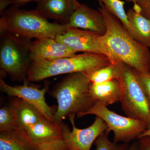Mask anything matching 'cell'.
Segmentation results:
<instances>
[{"instance_id":"6da1fadb","label":"cell","mask_w":150,"mask_h":150,"mask_svg":"<svg viewBox=\"0 0 150 150\" xmlns=\"http://www.w3.org/2000/svg\"><path fill=\"white\" fill-rule=\"evenodd\" d=\"M98 10L104 17L106 31L103 40L109 48L115 63L122 62L139 72L150 74V52L149 48L136 40L125 29L122 23L110 13L102 3Z\"/></svg>"},{"instance_id":"7a4b0ae2","label":"cell","mask_w":150,"mask_h":150,"mask_svg":"<svg viewBox=\"0 0 150 150\" xmlns=\"http://www.w3.org/2000/svg\"><path fill=\"white\" fill-rule=\"evenodd\" d=\"M69 28L68 24L50 22L35 9H20L16 6L7 9L0 18V33H7L30 39L56 38Z\"/></svg>"},{"instance_id":"3957f363","label":"cell","mask_w":150,"mask_h":150,"mask_svg":"<svg viewBox=\"0 0 150 150\" xmlns=\"http://www.w3.org/2000/svg\"><path fill=\"white\" fill-rule=\"evenodd\" d=\"M90 82L82 73H74L63 78L54 87L51 94L58 103L54 122L62 124L67 116L86 112L95 103L89 91Z\"/></svg>"},{"instance_id":"277c9868","label":"cell","mask_w":150,"mask_h":150,"mask_svg":"<svg viewBox=\"0 0 150 150\" xmlns=\"http://www.w3.org/2000/svg\"><path fill=\"white\" fill-rule=\"evenodd\" d=\"M110 64L109 59L104 55L84 52L54 61L32 62L27 79L38 82L64 74L82 73L87 75Z\"/></svg>"},{"instance_id":"5b68a950","label":"cell","mask_w":150,"mask_h":150,"mask_svg":"<svg viewBox=\"0 0 150 150\" xmlns=\"http://www.w3.org/2000/svg\"><path fill=\"white\" fill-rule=\"evenodd\" d=\"M117 64L121 87L120 101L123 112L128 117L143 121L147 129H150V103L134 69L123 62Z\"/></svg>"},{"instance_id":"8992f818","label":"cell","mask_w":150,"mask_h":150,"mask_svg":"<svg viewBox=\"0 0 150 150\" xmlns=\"http://www.w3.org/2000/svg\"><path fill=\"white\" fill-rule=\"evenodd\" d=\"M1 34V76L8 75L15 81H25L32 62L30 58L31 39L7 33Z\"/></svg>"},{"instance_id":"52a82bcc","label":"cell","mask_w":150,"mask_h":150,"mask_svg":"<svg viewBox=\"0 0 150 150\" xmlns=\"http://www.w3.org/2000/svg\"><path fill=\"white\" fill-rule=\"evenodd\" d=\"M88 115H93L99 117L107 125L108 132L114 134L113 142L129 144L136 141L147 129L146 124L137 119L126 117L111 111L106 105L100 102H95L92 107L86 112L80 114L81 117Z\"/></svg>"},{"instance_id":"ba28073f","label":"cell","mask_w":150,"mask_h":150,"mask_svg":"<svg viewBox=\"0 0 150 150\" xmlns=\"http://www.w3.org/2000/svg\"><path fill=\"white\" fill-rule=\"evenodd\" d=\"M102 35L90 30L70 27L67 32L55 39L78 52L102 54L107 56L110 63L116 64L113 56Z\"/></svg>"},{"instance_id":"9c48e42d","label":"cell","mask_w":150,"mask_h":150,"mask_svg":"<svg viewBox=\"0 0 150 150\" xmlns=\"http://www.w3.org/2000/svg\"><path fill=\"white\" fill-rule=\"evenodd\" d=\"M69 117L72 126V131L64 123L62 124L63 138L69 150H90L96 139L108 129L105 122L98 116L91 125L84 129H78L75 126V115Z\"/></svg>"},{"instance_id":"30bf717a","label":"cell","mask_w":150,"mask_h":150,"mask_svg":"<svg viewBox=\"0 0 150 150\" xmlns=\"http://www.w3.org/2000/svg\"><path fill=\"white\" fill-rule=\"evenodd\" d=\"M26 80L24 81L23 85L11 86L6 83L3 77L1 76L0 88L3 92L10 96L18 98L32 104L42 112L46 119L54 122L55 112L47 104L45 100V94L48 91V84H46L44 88L40 89L28 86Z\"/></svg>"},{"instance_id":"8fae6325","label":"cell","mask_w":150,"mask_h":150,"mask_svg":"<svg viewBox=\"0 0 150 150\" xmlns=\"http://www.w3.org/2000/svg\"><path fill=\"white\" fill-rule=\"evenodd\" d=\"M64 43L50 38H37L31 42L30 58L32 62L52 61L76 54Z\"/></svg>"},{"instance_id":"7c38bea8","label":"cell","mask_w":150,"mask_h":150,"mask_svg":"<svg viewBox=\"0 0 150 150\" xmlns=\"http://www.w3.org/2000/svg\"><path fill=\"white\" fill-rule=\"evenodd\" d=\"M35 10L47 19L68 24L81 4L77 0H39Z\"/></svg>"},{"instance_id":"4fadbf2b","label":"cell","mask_w":150,"mask_h":150,"mask_svg":"<svg viewBox=\"0 0 150 150\" xmlns=\"http://www.w3.org/2000/svg\"><path fill=\"white\" fill-rule=\"evenodd\" d=\"M71 27L90 30L104 35L106 31L104 17L99 10L81 4L73 14L68 23Z\"/></svg>"},{"instance_id":"5bb4252c","label":"cell","mask_w":150,"mask_h":150,"mask_svg":"<svg viewBox=\"0 0 150 150\" xmlns=\"http://www.w3.org/2000/svg\"><path fill=\"white\" fill-rule=\"evenodd\" d=\"M62 124L45 118L23 131L33 142L38 145L49 140L63 138Z\"/></svg>"},{"instance_id":"9a60e30c","label":"cell","mask_w":150,"mask_h":150,"mask_svg":"<svg viewBox=\"0 0 150 150\" xmlns=\"http://www.w3.org/2000/svg\"><path fill=\"white\" fill-rule=\"evenodd\" d=\"M89 91L95 102H101L108 106L120 101L121 87L118 79L102 83H91Z\"/></svg>"},{"instance_id":"2e32d148","label":"cell","mask_w":150,"mask_h":150,"mask_svg":"<svg viewBox=\"0 0 150 150\" xmlns=\"http://www.w3.org/2000/svg\"><path fill=\"white\" fill-rule=\"evenodd\" d=\"M38 145L23 130L16 129L0 133V150H38Z\"/></svg>"},{"instance_id":"e0dca14e","label":"cell","mask_w":150,"mask_h":150,"mask_svg":"<svg viewBox=\"0 0 150 150\" xmlns=\"http://www.w3.org/2000/svg\"><path fill=\"white\" fill-rule=\"evenodd\" d=\"M15 100L18 129L25 130L46 118L37 108L29 103L17 97Z\"/></svg>"},{"instance_id":"ac0fdd59","label":"cell","mask_w":150,"mask_h":150,"mask_svg":"<svg viewBox=\"0 0 150 150\" xmlns=\"http://www.w3.org/2000/svg\"><path fill=\"white\" fill-rule=\"evenodd\" d=\"M127 16L137 33V40L150 48V20L135 11L133 8L129 9Z\"/></svg>"},{"instance_id":"d6986e66","label":"cell","mask_w":150,"mask_h":150,"mask_svg":"<svg viewBox=\"0 0 150 150\" xmlns=\"http://www.w3.org/2000/svg\"><path fill=\"white\" fill-rule=\"evenodd\" d=\"M97 1L99 3H102L108 11L116 16L121 21L123 26L129 34L137 40V33L133 26L128 21L127 13H126L124 10L125 1L121 0Z\"/></svg>"},{"instance_id":"ffe728a7","label":"cell","mask_w":150,"mask_h":150,"mask_svg":"<svg viewBox=\"0 0 150 150\" xmlns=\"http://www.w3.org/2000/svg\"><path fill=\"white\" fill-rule=\"evenodd\" d=\"M18 129L15 99L0 109V133Z\"/></svg>"},{"instance_id":"44dd1931","label":"cell","mask_w":150,"mask_h":150,"mask_svg":"<svg viewBox=\"0 0 150 150\" xmlns=\"http://www.w3.org/2000/svg\"><path fill=\"white\" fill-rule=\"evenodd\" d=\"M117 64H113L110 63L87 75L91 83H102L112 80L118 79V71Z\"/></svg>"},{"instance_id":"7402d4cb","label":"cell","mask_w":150,"mask_h":150,"mask_svg":"<svg viewBox=\"0 0 150 150\" xmlns=\"http://www.w3.org/2000/svg\"><path fill=\"white\" fill-rule=\"evenodd\" d=\"M109 132L105 131L100 135L94 142L96 150H127L129 144L112 142L108 138Z\"/></svg>"},{"instance_id":"603a6c76","label":"cell","mask_w":150,"mask_h":150,"mask_svg":"<svg viewBox=\"0 0 150 150\" xmlns=\"http://www.w3.org/2000/svg\"><path fill=\"white\" fill-rule=\"evenodd\" d=\"M38 150H69L63 138L49 140L38 145Z\"/></svg>"},{"instance_id":"cb8c5ba5","label":"cell","mask_w":150,"mask_h":150,"mask_svg":"<svg viewBox=\"0 0 150 150\" xmlns=\"http://www.w3.org/2000/svg\"><path fill=\"white\" fill-rule=\"evenodd\" d=\"M134 70L136 76L150 103V74H144Z\"/></svg>"},{"instance_id":"d4e9b609","label":"cell","mask_w":150,"mask_h":150,"mask_svg":"<svg viewBox=\"0 0 150 150\" xmlns=\"http://www.w3.org/2000/svg\"><path fill=\"white\" fill-rule=\"evenodd\" d=\"M137 4L141 8V14L150 20V0H143Z\"/></svg>"},{"instance_id":"484cf974","label":"cell","mask_w":150,"mask_h":150,"mask_svg":"<svg viewBox=\"0 0 150 150\" xmlns=\"http://www.w3.org/2000/svg\"><path fill=\"white\" fill-rule=\"evenodd\" d=\"M137 150H150V136L140 137L137 139Z\"/></svg>"},{"instance_id":"4316f807","label":"cell","mask_w":150,"mask_h":150,"mask_svg":"<svg viewBox=\"0 0 150 150\" xmlns=\"http://www.w3.org/2000/svg\"><path fill=\"white\" fill-rule=\"evenodd\" d=\"M12 4L10 0H0V13L1 15L7 9L9 6Z\"/></svg>"},{"instance_id":"83f0119b","label":"cell","mask_w":150,"mask_h":150,"mask_svg":"<svg viewBox=\"0 0 150 150\" xmlns=\"http://www.w3.org/2000/svg\"><path fill=\"white\" fill-rule=\"evenodd\" d=\"M12 3V4H14L16 6L18 5H22L23 4H26L30 1H38L39 0H10Z\"/></svg>"},{"instance_id":"f1b7e54d","label":"cell","mask_w":150,"mask_h":150,"mask_svg":"<svg viewBox=\"0 0 150 150\" xmlns=\"http://www.w3.org/2000/svg\"><path fill=\"white\" fill-rule=\"evenodd\" d=\"M138 147V141L137 140L133 142L131 145H129V147L127 150H137Z\"/></svg>"},{"instance_id":"f546056e","label":"cell","mask_w":150,"mask_h":150,"mask_svg":"<svg viewBox=\"0 0 150 150\" xmlns=\"http://www.w3.org/2000/svg\"><path fill=\"white\" fill-rule=\"evenodd\" d=\"M146 136H150V129L146 130V131L140 136V137H146Z\"/></svg>"},{"instance_id":"4dcf8cb0","label":"cell","mask_w":150,"mask_h":150,"mask_svg":"<svg viewBox=\"0 0 150 150\" xmlns=\"http://www.w3.org/2000/svg\"><path fill=\"white\" fill-rule=\"evenodd\" d=\"M143 0H126L127 2H133L134 4H138L141 2Z\"/></svg>"},{"instance_id":"1f68e13d","label":"cell","mask_w":150,"mask_h":150,"mask_svg":"<svg viewBox=\"0 0 150 150\" xmlns=\"http://www.w3.org/2000/svg\"><path fill=\"white\" fill-rule=\"evenodd\" d=\"M76 150L71 149V150Z\"/></svg>"}]
</instances>
